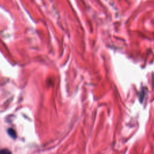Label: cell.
Returning a JSON list of instances; mask_svg holds the SVG:
<instances>
[{
	"label": "cell",
	"instance_id": "cell-1",
	"mask_svg": "<svg viewBox=\"0 0 154 154\" xmlns=\"http://www.w3.org/2000/svg\"><path fill=\"white\" fill-rule=\"evenodd\" d=\"M8 133L12 138H16V133L13 129H9L8 130Z\"/></svg>",
	"mask_w": 154,
	"mask_h": 154
},
{
	"label": "cell",
	"instance_id": "cell-2",
	"mask_svg": "<svg viewBox=\"0 0 154 154\" xmlns=\"http://www.w3.org/2000/svg\"><path fill=\"white\" fill-rule=\"evenodd\" d=\"M0 154H12V153L9 150L7 149H4L0 150Z\"/></svg>",
	"mask_w": 154,
	"mask_h": 154
}]
</instances>
